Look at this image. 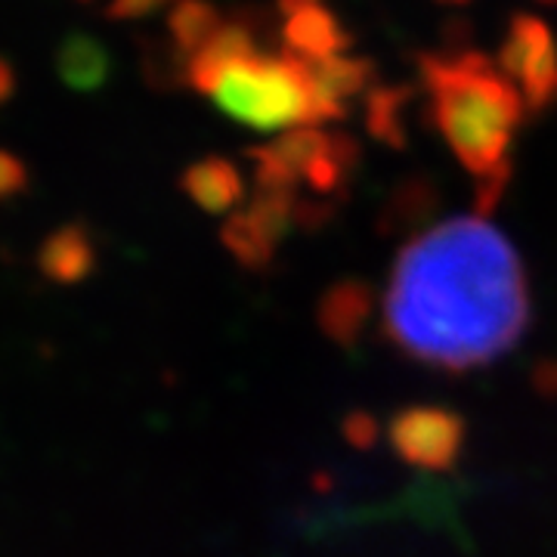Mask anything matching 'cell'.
Instances as JSON below:
<instances>
[{"mask_svg": "<svg viewBox=\"0 0 557 557\" xmlns=\"http://www.w3.org/2000/svg\"><path fill=\"white\" fill-rule=\"evenodd\" d=\"M530 319L515 245L486 218H453L399 251L384 292L387 335L409 357L468 372L511 350Z\"/></svg>", "mask_w": 557, "mask_h": 557, "instance_id": "obj_1", "label": "cell"}, {"mask_svg": "<svg viewBox=\"0 0 557 557\" xmlns=\"http://www.w3.org/2000/svg\"><path fill=\"white\" fill-rule=\"evenodd\" d=\"M428 115L449 152L474 180L478 208L493 211L515 171L527 102L493 57L474 47H446L418 57Z\"/></svg>", "mask_w": 557, "mask_h": 557, "instance_id": "obj_2", "label": "cell"}, {"mask_svg": "<svg viewBox=\"0 0 557 557\" xmlns=\"http://www.w3.org/2000/svg\"><path fill=\"white\" fill-rule=\"evenodd\" d=\"M189 87L226 119L263 134H292L332 124L310 65L285 50H267L255 20L220 22V28L180 65Z\"/></svg>", "mask_w": 557, "mask_h": 557, "instance_id": "obj_3", "label": "cell"}, {"mask_svg": "<svg viewBox=\"0 0 557 557\" xmlns=\"http://www.w3.org/2000/svg\"><path fill=\"white\" fill-rule=\"evenodd\" d=\"M263 189L292 196L298 186L313 193H335L357 164V143L322 127H304L282 134L276 143L251 152Z\"/></svg>", "mask_w": 557, "mask_h": 557, "instance_id": "obj_4", "label": "cell"}, {"mask_svg": "<svg viewBox=\"0 0 557 557\" xmlns=\"http://www.w3.org/2000/svg\"><path fill=\"white\" fill-rule=\"evenodd\" d=\"M498 69L520 90L530 115L557 106V35L536 13H515L498 44Z\"/></svg>", "mask_w": 557, "mask_h": 557, "instance_id": "obj_5", "label": "cell"}, {"mask_svg": "<svg viewBox=\"0 0 557 557\" xmlns=\"http://www.w3.org/2000/svg\"><path fill=\"white\" fill-rule=\"evenodd\" d=\"M391 440L409 465L424 471H443L458 458L461 424L443 409H409L394 421Z\"/></svg>", "mask_w": 557, "mask_h": 557, "instance_id": "obj_6", "label": "cell"}, {"mask_svg": "<svg viewBox=\"0 0 557 557\" xmlns=\"http://www.w3.org/2000/svg\"><path fill=\"white\" fill-rule=\"evenodd\" d=\"M354 47V35L322 3L300 7L282 22V50L304 62H325L344 57Z\"/></svg>", "mask_w": 557, "mask_h": 557, "instance_id": "obj_7", "label": "cell"}, {"mask_svg": "<svg viewBox=\"0 0 557 557\" xmlns=\"http://www.w3.org/2000/svg\"><path fill=\"white\" fill-rule=\"evenodd\" d=\"M310 75L317 84L319 97L325 102V109L332 112V119L341 121L350 112V102L357 100L359 94L375 81L379 69L375 62L366 57H335L325 62H307Z\"/></svg>", "mask_w": 557, "mask_h": 557, "instance_id": "obj_8", "label": "cell"}, {"mask_svg": "<svg viewBox=\"0 0 557 557\" xmlns=\"http://www.w3.org/2000/svg\"><path fill=\"white\" fill-rule=\"evenodd\" d=\"M57 72H60L62 84H69L72 90L94 94L112 75V57H109L106 44H100L97 38L69 35L57 53Z\"/></svg>", "mask_w": 557, "mask_h": 557, "instance_id": "obj_9", "label": "cell"}, {"mask_svg": "<svg viewBox=\"0 0 557 557\" xmlns=\"http://www.w3.org/2000/svg\"><path fill=\"white\" fill-rule=\"evenodd\" d=\"M186 193L199 201L205 211H226L242 196V177L236 164L226 159H201L183 177Z\"/></svg>", "mask_w": 557, "mask_h": 557, "instance_id": "obj_10", "label": "cell"}, {"mask_svg": "<svg viewBox=\"0 0 557 557\" xmlns=\"http://www.w3.org/2000/svg\"><path fill=\"white\" fill-rule=\"evenodd\" d=\"M220 22L223 16L208 0H174V7L168 13V38H171L177 65L189 60L201 44L218 32Z\"/></svg>", "mask_w": 557, "mask_h": 557, "instance_id": "obj_11", "label": "cell"}, {"mask_svg": "<svg viewBox=\"0 0 557 557\" xmlns=\"http://www.w3.org/2000/svg\"><path fill=\"white\" fill-rule=\"evenodd\" d=\"M40 267L44 273L60 282H75L87 270H90V245H87V236L69 226V230H60L53 239L44 245L40 251Z\"/></svg>", "mask_w": 557, "mask_h": 557, "instance_id": "obj_12", "label": "cell"}, {"mask_svg": "<svg viewBox=\"0 0 557 557\" xmlns=\"http://www.w3.org/2000/svg\"><path fill=\"white\" fill-rule=\"evenodd\" d=\"M25 180H28L25 164L13 152L0 149V199H13L16 193H22Z\"/></svg>", "mask_w": 557, "mask_h": 557, "instance_id": "obj_13", "label": "cell"}, {"mask_svg": "<svg viewBox=\"0 0 557 557\" xmlns=\"http://www.w3.org/2000/svg\"><path fill=\"white\" fill-rule=\"evenodd\" d=\"M171 0H112L109 16L115 20H146L152 13H159L161 7H168Z\"/></svg>", "mask_w": 557, "mask_h": 557, "instance_id": "obj_14", "label": "cell"}, {"mask_svg": "<svg viewBox=\"0 0 557 557\" xmlns=\"http://www.w3.org/2000/svg\"><path fill=\"white\" fill-rule=\"evenodd\" d=\"M13 87H16V81H13V69H10V62L0 60V102L13 97Z\"/></svg>", "mask_w": 557, "mask_h": 557, "instance_id": "obj_15", "label": "cell"}, {"mask_svg": "<svg viewBox=\"0 0 557 557\" xmlns=\"http://www.w3.org/2000/svg\"><path fill=\"white\" fill-rule=\"evenodd\" d=\"M310 3H319V0H278V10L288 16V13H295L300 7H310Z\"/></svg>", "mask_w": 557, "mask_h": 557, "instance_id": "obj_16", "label": "cell"}, {"mask_svg": "<svg viewBox=\"0 0 557 557\" xmlns=\"http://www.w3.org/2000/svg\"><path fill=\"white\" fill-rule=\"evenodd\" d=\"M440 3H468V0H440Z\"/></svg>", "mask_w": 557, "mask_h": 557, "instance_id": "obj_17", "label": "cell"}, {"mask_svg": "<svg viewBox=\"0 0 557 557\" xmlns=\"http://www.w3.org/2000/svg\"><path fill=\"white\" fill-rule=\"evenodd\" d=\"M539 3H557V0H539Z\"/></svg>", "mask_w": 557, "mask_h": 557, "instance_id": "obj_18", "label": "cell"}]
</instances>
